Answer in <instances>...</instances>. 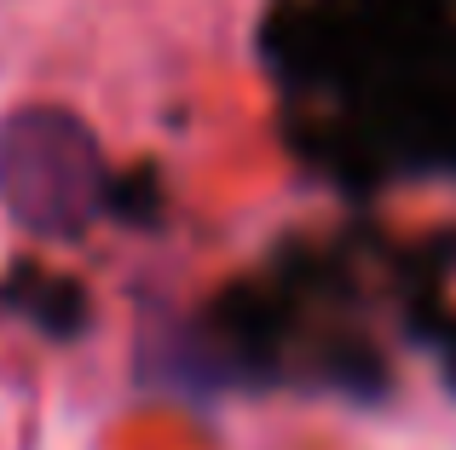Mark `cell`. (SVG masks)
<instances>
[{
	"label": "cell",
	"mask_w": 456,
	"mask_h": 450,
	"mask_svg": "<svg viewBox=\"0 0 456 450\" xmlns=\"http://www.w3.org/2000/svg\"><path fill=\"white\" fill-rule=\"evenodd\" d=\"M0 208L29 237H76L104 208V150L64 104H23L0 122Z\"/></svg>",
	"instance_id": "1"
}]
</instances>
